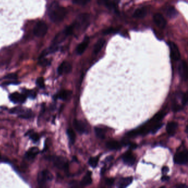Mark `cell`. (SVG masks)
Instances as JSON below:
<instances>
[{"instance_id":"cell-1","label":"cell","mask_w":188,"mask_h":188,"mask_svg":"<svg viewBox=\"0 0 188 188\" xmlns=\"http://www.w3.org/2000/svg\"><path fill=\"white\" fill-rule=\"evenodd\" d=\"M166 112L162 111L157 114L148 123L146 124L143 127L139 128L136 130L129 132L127 135L129 137H134L139 135H146L148 133L151 132L152 133H156L162 126V124H159V121L163 118Z\"/></svg>"},{"instance_id":"cell-2","label":"cell","mask_w":188,"mask_h":188,"mask_svg":"<svg viewBox=\"0 0 188 188\" xmlns=\"http://www.w3.org/2000/svg\"><path fill=\"white\" fill-rule=\"evenodd\" d=\"M67 13L65 8L61 7L57 1L51 3L48 8L49 17L52 22L59 23L63 21Z\"/></svg>"},{"instance_id":"cell-3","label":"cell","mask_w":188,"mask_h":188,"mask_svg":"<svg viewBox=\"0 0 188 188\" xmlns=\"http://www.w3.org/2000/svg\"><path fill=\"white\" fill-rule=\"evenodd\" d=\"M90 16L87 13H83L78 16L75 22L71 24L73 29V34L79 33L86 31L89 26Z\"/></svg>"},{"instance_id":"cell-4","label":"cell","mask_w":188,"mask_h":188,"mask_svg":"<svg viewBox=\"0 0 188 188\" xmlns=\"http://www.w3.org/2000/svg\"><path fill=\"white\" fill-rule=\"evenodd\" d=\"M49 160L53 162L54 166L58 169L68 171V160L64 157L58 156H51L48 157Z\"/></svg>"},{"instance_id":"cell-5","label":"cell","mask_w":188,"mask_h":188,"mask_svg":"<svg viewBox=\"0 0 188 188\" xmlns=\"http://www.w3.org/2000/svg\"><path fill=\"white\" fill-rule=\"evenodd\" d=\"M11 114H17L19 118L23 119L31 118L32 116V111L29 109L25 108L22 106H17L11 109L10 110Z\"/></svg>"},{"instance_id":"cell-6","label":"cell","mask_w":188,"mask_h":188,"mask_svg":"<svg viewBox=\"0 0 188 188\" xmlns=\"http://www.w3.org/2000/svg\"><path fill=\"white\" fill-rule=\"evenodd\" d=\"M53 176L50 172L48 170H44L39 172L38 175V183L40 186H45L46 183L52 181Z\"/></svg>"},{"instance_id":"cell-7","label":"cell","mask_w":188,"mask_h":188,"mask_svg":"<svg viewBox=\"0 0 188 188\" xmlns=\"http://www.w3.org/2000/svg\"><path fill=\"white\" fill-rule=\"evenodd\" d=\"M48 26L43 21H39L36 23L33 29V33L35 36L43 37L46 35L48 31Z\"/></svg>"},{"instance_id":"cell-8","label":"cell","mask_w":188,"mask_h":188,"mask_svg":"<svg viewBox=\"0 0 188 188\" xmlns=\"http://www.w3.org/2000/svg\"><path fill=\"white\" fill-rule=\"evenodd\" d=\"M175 163L181 165H185L188 163V152L187 151H183L177 153L174 157Z\"/></svg>"},{"instance_id":"cell-9","label":"cell","mask_w":188,"mask_h":188,"mask_svg":"<svg viewBox=\"0 0 188 188\" xmlns=\"http://www.w3.org/2000/svg\"><path fill=\"white\" fill-rule=\"evenodd\" d=\"M9 99L11 101L14 103L22 104L26 101L27 96L25 94H21L18 92H15L10 94Z\"/></svg>"},{"instance_id":"cell-10","label":"cell","mask_w":188,"mask_h":188,"mask_svg":"<svg viewBox=\"0 0 188 188\" xmlns=\"http://www.w3.org/2000/svg\"><path fill=\"white\" fill-rule=\"evenodd\" d=\"M73 126L76 130L80 134H87L88 133V130L86 124L82 121L76 120L73 121Z\"/></svg>"},{"instance_id":"cell-11","label":"cell","mask_w":188,"mask_h":188,"mask_svg":"<svg viewBox=\"0 0 188 188\" xmlns=\"http://www.w3.org/2000/svg\"><path fill=\"white\" fill-rule=\"evenodd\" d=\"M168 44L171 50L172 59L174 61L179 60L181 59V54L178 46L173 42H169Z\"/></svg>"},{"instance_id":"cell-12","label":"cell","mask_w":188,"mask_h":188,"mask_svg":"<svg viewBox=\"0 0 188 188\" xmlns=\"http://www.w3.org/2000/svg\"><path fill=\"white\" fill-rule=\"evenodd\" d=\"M72 71V66L70 63L67 61H63L61 63L60 65L58 68V73L59 75H61L63 74H68L71 73Z\"/></svg>"},{"instance_id":"cell-13","label":"cell","mask_w":188,"mask_h":188,"mask_svg":"<svg viewBox=\"0 0 188 188\" xmlns=\"http://www.w3.org/2000/svg\"><path fill=\"white\" fill-rule=\"evenodd\" d=\"M122 158H123V162L126 164L129 165L130 166H133V164H134L135 161H136L135 156L131 151L125 152L124 154H123Z\"/></svg>"},{"instance_id":"cell-14","label":"cell","mask_w":188,"mask_h":188,"mask_svg":"<svg viewBox=\"0 0 188 188\" xmlns=\"http://www.w3.org/2000/svg\"><path fill=\"white\" fill-rule=\"evenodd\" d=\"M153 21L156 25L160 28L163 29L166 26L167 22L164 17L159 13H156L153 16Z\"/></svg>"},{"instance_id":"cell-15","label":"cell","mask_w":188,"mask_h":188,"mask_svg":"<svg viewBox=\"0 0 188 188\" xmlns=\"http://www.w3.org/2000/svg\"><path fill=\"white\" fill-rule=\"evenodd\" d=\"M97 3L99 5H103L108 8L109 10H112L117 12V5L118 3H115V1L111 2L110 0H97Z\"/></svg>"},{"instance_id":"cell-16","label":"cell","mask_w":188,"mask_h":188,"mask_svg":"<svg viewBox=\"0 0 188 188\" xmlns=\"http://www.w3.org/2000/svg\"><path fill=\"white\" fill-rule=\"evenodd\" d=\"M178 71L181 77L186 81L187 80V64L186 61H181L179 65Z\"/></svg>"},{"instance_id":"cell-17","label":"cell","mask_w":188,"mask_h":188,"mask_svg":"<svg viewBox=\"0 0 188 188\" xmlns=\"http://www.w3.org/2000/svg\"><path fill=\"white\" fill-rule=\"evenodd\" d=\"M89 43V39L88 37H86L84 40L80 43L76 48V53L78 55H82L85 52L86 49L88 46Z\"/></svg>"},{"instance_id":"cell-18","label":"cell","mask_w":188,"mask_h":188,"mask_svg":"<svg viewBox=\"0 0 188 188\" xmlns=\"http://www.w3.org/2000/svg\"><path fill=\"white\" fill-rule=\"evenodd\" d=\"M39 153V150L38 147H31L26 153L25 157L29 160H33L36 157Z\"/></svg>"},{"instance_id":"cell-19","label":"cell","mask_w":188,"mask_h":188,"mask_svg":"<svg viewBox=\"0 0 188 188\" xmlns=\"http://www.w3.org/2000/svg\"><path fill=\"white\" fill-rule=\"evenodd\" d=\"M72 94V92L67 90H63L54 96V99H61L65 101L68 99Z\"/></svg>"},{"instance_id":"cell-20","label":"cell","mask_w":188,"mask_h":188,"mask_svg":"<svg viewBox=\"0 0 188 188\" xmlns=\"http://www.w3.org/2000/svg\"><path fill=\"white\" fill-rule=\"evenodd\" d=\"M178 124L176 122H170L167 125V133L170 136H173L176 133Z\"/></svg>"},{"instance_id":"cell-21","label":"cell","mask_w":188,"mask_h":188,"mask_svg":"<svg viewBox=\"0 0 188 188\" xmlns=\"http://www.w3.org/2000/svg\"><path fill=\"white\" fill-rule=\"evenodd\" d=\"M122 146L121 143L117 141H110L106 142V147L111 150H119Z\"/></svg>"},{"instance_id":"cell-22","label":"cell","mask_w":188,"mask_h":188,"mask_svg":"<svg viewBox=\"0 0 188 188\" xmlns=\"http://www.w3.org/2000/svg\"><path fill=\"white\" fill-rule=\"evenodd\" d=\"M147 9L145 7L140 8L135 11L133 17L136 18H143L147 15Z\"/></svg>"},{"instance_id":"cell-23","label":"cell","mask_w":188,"mask_h":188,"mask_svg":"<svg viewBox=\"0 0 188 188\" xmlns=\"http://www.w3.org/2000/svg\"><path fill=\"white\" fill-rule=\"evenodd\" d=\"M133 177H126L121 179L118 183V186L119 188H126V186L130 185L133 181Z\"/></svg>"},{"instance_id":"cell-24","label":"cell","mask_w":188,"mask_h":188,"mask_svg":"<svg viewBox=\"0 0 188 188\" xmlns=\"http://www.w3.org/2000/svg\"><path fill=\"white\" fill-rule=\"evenodd\" d=\"M91 175H92V172L90 171L88 172L85 176L82 179V181L81 182V185L82 186H87L91 184L92 182Z\"/></svg>"},{"instance_id":"cell-25","label":"cell","mask_w":188,"mask_h":188,"mask_svg":"<svg viewBox=\"0 0 188 188\" xmlns=\"http://www.w3.org/2000/svg\"><path fill=\"white\" fill-rule=\"evenodd\" d=\"M105 43H106V40L104 39H99L94 45L93 48V54H97L98 53L99 51L101 50V49L103 48Z\"/></svg>"},{"instance_id":"cell-26","label":"cell","mask_w":188,"mask_h":188,"mask_svg":"<svg viewBox=\"0 0 188 188\" xmlns=\"http://www.w3.org/2000/svg\"><path fill=\"white\" fill-rule=\"evenodd\" d=\"M166 13L167 16L170 18H174L178 15V12L173 6H169L167 8Z\"/></svg>"},{"instance_id":"cell-27","label":"cell","mask_w":188,"mask_h":188,"mask_svg":"<svg viewBox=\"0 0 188 188\" xmlns=\"http://www.w3.org/2000/svg\"><path fill=\"white\" fill-rule=\"evenodd\" d=\"M26 136H28L29 138L31 139L33 142L34 143H36L38 142L39 140V136L38 134H37L36 133H34V131L33 130H30L29 131H28L26 134Z\"/></svg>"},{"instance_id":"cell-28","label":"cell","mask_w":188,"mask_h":188,"mask_svg":"<svg viewBox=\"0 0 188 188\" xmlns=\"http://www.w3.org/2000/svg\"><path fill=\"white\" fill-rule=\"evenodd\" d=\"M94 132L96 134V136L99 139H103L106 137L105 130L101 128H98V127L94 128Z\"/></svg>"},{"instance_id":"cell-29","label":"cell","mask_w":188,"mask_h":188,"mask_svg":"<svg viewBox=\"0 0 188 188\" xmlns=\"http://www.w3.org/2000/svg\"><path fill=\"white\" fill-rule=\"evenodd\" d=\"M67 134H68V137L70 140V141L71 143H74L75 140H76V135L75 133L72 129H68L67 130Z\"/></svg>"},{"instance_id":"cell-30","label":"cell","mask_w":188,"mask_h":188,"mask_svg":"<svg viewBox=\"0 0 188 188\" xmlns=\"http://www.w3.org/2000/svg\"><path fill=\"white\" fill-rule=\"evenodd\" d=\"M24 94H25L26 96H28L31 99H35L36 97V94L34 91L32 90H24L23 91Z\"/></svg>"},{"instance_id":"cell-31","label":"cell","mask_w":188,"mask_h":188,"mask_svg":"<svg viewBox=\"0 0 188 188\" xmlns=\"http://www.w3.org/2000/svg\"><path fill=\"white\" fill-rule=\"evenodd\" d=\"M99 158L98 157H92L89 159L88 163L93 168H96L98 163Z\"/></svg>"},{"instance_id":"cell-32","label":"cell","mask_w":188,"mask_h":188,"mask_svg":"<svg viewBox=\"0 0 188 188\" xmlns=\"http://www.w3.org/2000/svg\"><path fill=\"white\" fill-rule=\"evenodd\" d=\"M36 84L40 88H44L45 87L44 80L43 77H39L36 81Z\"/></svg>"},{"instance_id":"cell-33","label":"cell","mask_w":188,"mask_h":188,"mask_svg":"<svg viewBox=\"0 0 188 188\" xmlns=\"http://www.w3.org/2000/svg\"><path fill=\"white\" fill-rule=\"evenodd\" d=\"M90 0H73V3L78 5L84 6L89 2Z\"/></svg>"},{"instance_id":"cell-34","label":"cell","mask_w":188,"mask_h":188,"mask_svg":"<svg viewBox=\"0 0 188 188\" xmlns=\"http://www.w3.org/2000/svg\"><path fill=\"white\" fill-rule=\"evenodd\" d=\"M17 78H18V76L17 74L15 73L8 74L4 77V78L5 79H8V80H17Z\"/></svg>"},{"instance_id":"cell-35","label":"cell","mask_w":188,"mask_h":188,"mask_svg":"<svg viewBox=\"0 0 188 188\" xmlns=\"http://www.w3.org/2000/svg\"><path fill=\"white\" fill-rule=\"evenodd\" d=\"M188 102V96L186 93H184L181 95V103L184 106H186Z\"/></svg>"},{"instance_id":"cell-36","label":"cell","mask_w":188,"mask_h":188,"mask_svg":"<svg viewBox=\"0 0 188 188\" xmlns=\"http://www.w3.org/2000/svg\"><path fill=\"white\" fill-rule=\"evenodd\" d=\"M40 61H39V63L40 65H41L44 66H46L49 65L50 64V63L48 60H47L46 59H43V58H40L39 59Z\"/></svg>"},{"instance_id":"cell-37","label":"cell","mask_w":188,"mask_h":188,"mask_svg":"<svg viewBox=\"0 0 188 188\" xmlns=\"http://www.w3.org/2000/svg\"><path fill=\"white\" fill-rule=\"evenodd\" d=\"M118 31V29H115V28H109L106 31H104V34H110V33H115Z\"/></svg>"},{"instance_id":"cell-38","label":"cell","mask_w":188,"mask_h":188,"mask_svg":"<svg viewBox=\"0 0 188 188\" xmlns=\"http://www.w3.org/2000/svg\"><path fill=\"white\" fill-rule=\"evenodd\" d=\"M106 185H108V186H112V185H113L114 183V179L112 178L106 179Z\"/></svg>"},{"instance_id":"cell-39","label":"cell","mask_w":188,"mask_h":188,"mask_svg":"<svg viewBox=\"0 0 188 188\" xmlns=\"http://www.w3.org/2000/svg\"><path fill=\"white\" fill-rule=\"evenodd\" d=\"M169 169L168 167H163V168H162V174H163V175H165V174H166L168 172H169Z\"/></svg>"},{"instance_id":"cell-40","label":"cell","mask_w":188,"mask_h":188,"mask_svg":"<svg viewBox=\"0 0 188 188\" xmlns=\"http://www.w3.org/2000/svg\"><path fill=\"white\" fill-rule=\"evenodd\" d=\"M169 179V176H167L166 175H164L163 176H162V181H168Z\"/></svg>"},{"instance_id":"cell-41","label":"cell","mask_w":188,"mask_h":188,"mask_svg":"<svg viewBox=\"0 0 188 188\" xmlns=\"http://www.w3.org/2000/svg\"><path fill=\"white\" fill-rule=\"evenodd\" d=\"M176 187L178 188H188V186L185 185V184H180L178 186H176Z\"/></svg>"},{"instance_id":"cell-42","label":"cell","mask_w":188,"mask_h":188,"mask_svg":"<svg viewBox=\"0 0 188 188\" xmlns=\"http://www.w3.org/2000/svg\"><path fill=\"white\" fill-rule=\"evenodd\" d=\"M186 133L188 132V126H186Z\"/></svg>"},{"instance_id":"cell-43","label":"cell","mask_w":188,"mask_h":188,"mask_svg":"<svg viewBox=\"0 0 188 188\" xmlns=\"http://www.w3.org/2000/svg\"><path fill=\"white\" fill-rule=\"evenodd\" d=\"M0 158H1V154H0Z\"/></svg>"}]
</instances>
